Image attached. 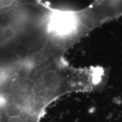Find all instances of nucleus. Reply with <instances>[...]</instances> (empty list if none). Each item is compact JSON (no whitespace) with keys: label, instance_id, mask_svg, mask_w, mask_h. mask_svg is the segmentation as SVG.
Returning a JSON list of instances; mask_svg holds the SVG:
<instances>
[{"label":"nucleus","instance_id":"1","mask_svg":"<svg viewBox=\"0 0 122 122\" xmlns=\"http://www.w3.org/2000/svg\"><path fill=\"white\" fill-rule=\"evenodd\" d=\"M106 78L105 71L100 67L77 68L61 57L38 65L28 73L26 94L30 103L45 112L61 96L100 89Z\"/></svg>","mask_w":122,"mask_h":122},{"label":"nucleus","instance_id":"2","mask_svg":"<svg viewBox=\"0 0 122 122\" xmlns=\"http://www.w3.org/2000/svg\"><path fill=\"white\" fill-rule=\"evenodd\" d=\"M80 39L96 27L122 16V0H94L86 8L70 10Z\"/></svg>","mask_w":122,"mask_h":122}]
</instances>
